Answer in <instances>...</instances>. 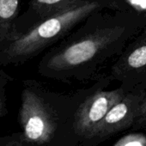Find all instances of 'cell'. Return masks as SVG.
Segmentation results:
<instances>
[{
	"label": "cell",
	"instance_id": "7",
	"mask_svg": "<svg viewBox=\"0 0 146 146\" xmlns=\"http://www.w3.org/2000/svg\"><path fill=\"white\" fill-rule=\"evenodd\" d=\"M84 1L86 0H30L27 11L17 19L13 34L27 30L40 21L70 9Z\"/></svg>",
	"mask_w": 146,
	"mask_h": 146
},
{
	"label": "cell",
	"instance_id": "4",
	"mask_svg": "<svg viewBox=\"0 0 146 146\" xmlns=\"http://www.w3.org/2000/svg\"><path fill=\"white\" fill-rule=\"evenodd\" d=\"M146 127V90H131L107 113L90 138L107 139L130 128Z\"/></svg>",
	"mask_w": 146,
	"mask_h": 146
},
{
	"label": "cell",
	"instance_id": "6",
	"mask_svg": "<svg viewBox=\"0 0 146 146\" xmlns=\"http://www.w3.org/2000/svg\"><path fill=\"white\" fill-rule=\"evenodd\" d=\"M109 78L126 90H146V32L131 41L111 66Z\"/></svg>",
	"mask_w": 146,
	"mask_h": 146
},
{
	"label": "cell",
	"instance_id": "12",
	"mask_svg": "<svg viewBox=\"0 0 146 146\" xmlns=\"http://www.w3.org/2000/svg\"><path fill=\"white\" fill-rule=\"evenodd\" d=\"M143 1L144 2V4H145V5H146V0H143ZM143 32H146V29H144V31H143Z\"/></svg>",
	"mask_w": 146,
	"mask_h": 146
},
{
	"label": "cell",
	"instance_id": "8",
	"mask_svg": "<svg viewBox=\"0 0 146 146\" xmlns=\"http://www.w3.org/2000/svg\"><path fill=\"white\" fill-rule=\"evenodd\" d=\"M20 9L21 0H0V50L13 34Z\"/></svg>",
	"mask_w": 146,
	"mask_h": 146
},
{
	"label": "cell",
	"instance_id": "2",
	"mask_svg": "<svg viewBox=\"0 0 146 146\" xmlns=\"http://www.w3.org/2000/svg\"><path fill=\"white\" fill-rule=\"evenodd\" d=\"M113 9L105 0H86L16 33L0 50V64L20 65L37 57L74 30L92 13Z\"/></svg>",
	"mask_w": 146,
	"mask_h": 146
},
{
	"label": "cell",
	"instance_id": "3",
	"mask_svg": "<svg viewBox=\"0 0 146 146\" xmlns=\"http://www.w3.org/2000/svg\"><path fill=\"white\" fill-rule=\"evenodd\" d=\"M23 84L20 119L25 135L31 141L45 143L56 128L58 106L64 96L33 79Z\"/></svg>",
	"mask_w": 146,
	"mask_h": 146
},
{
	"label": "cell",
	"instance_id": "11",
	"mask_svg": "<svg viewBox=\"0 0 146 146\" xmlns=\"http://www.w3.org/2000/svg\"><path fill=\"white\" fill-rule=\"evenodd\" d=\"M108 2L113 9H125L124 8V0H105Z\"/></svg>",
	"mask_w": 146,
	"mask_h": 146
},
{
	"label": "cell",
	"instance_id": "5",
	"mask_svg": "<svg viewBox=\"0 0 146 146\" xmlns=\"http://www.w3.org/2000/svg\"><path fill=\"white\" fill-rule=\"evenodd\" d=\"M111 82L108 75L101 76L98 86L82 101L74 112L73 126L80 135L90 138L109 109L128 92L121 85L114 90H106Z\"/></svg>",
	"mask_w": 146,
	"mask_h": 146
},
{
	"label": "cell",
	"instance_id": "1",
	"mask_svg": "<svg viewBox=\"0 0 146 146\" xmlns=\"http://www.w3.org/2000/svg\"><path fill=\"white\" fill-rule=\"evenodd\" d=\"M146 29V16L133 9H103L90 15L39 61L43 78L70 83L97 79L99 71L117 58Z\"/></svg>",
	"mask_w": 146,
	"mask_h": 146
},
{
	"label": "cell",
	"instance_id": "9",
	"mask_svg": "<svg viewBox=\"0 0 146 146\" xmlns=\"http://www.w3.org/2000/svg\"><path fill=\"white\" fill-rule=\"evenodd\" d=\"M113 146H146V135L141 132L129 133L120 137Z\"/></svg>",
	"mask_w": 146,
	"mask_h": 146
},
{
	"label": "cell",
	"instance_id": "10",
	"mask_svg": "<svg viewBox=\"0 0 146 146\" xmlns=\"http://www.w3.org/2000/svg\"><path fill=\"white\" fill-rule=\"evenodd\" d=\"M11 80L12 78L10 75H8L4 70H0V113L2 112L5 107L6 87Z\"/></svg>",
	"mask_w": 146,
	"mask_h": 146
}]
</instances>
